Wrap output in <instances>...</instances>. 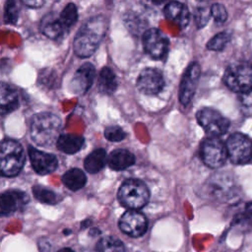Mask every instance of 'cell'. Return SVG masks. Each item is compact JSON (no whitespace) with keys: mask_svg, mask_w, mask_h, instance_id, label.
<instances>
[{"mask_svg":"<svg viewBox=\"0 0 252 252\" xmlns=\"http://www.w3.org/2000/svg\"><path fill=\"white\" fill-rule=\"evenodd\" d=\"M29 202V196L20 190H9L1 195V215L8 216L22 210Z\"/></svg>","mask_w":252,"mask_h":252,"instance_id":"obj_16","label":"cell"},{"mask_svg":"<svg viewBox=\"0 0 252 252\" xmlns=\"http://www.w3.org/2000/svg\"><path fill=\"white\" fill-rule=\"evenodd\" d=\"M164 86V80L161 73L154 68L144 69L137 80L139 91L145 94H157Z\"/></svg>","mask_w":252,"mask_h":252,"instance_id":"obj_13","label":"cell"},{"mask_svg":"<svg viewBox=\"0 0 252 252\" xmlns=\"http://www.w3.org/2000/svg\"><path fill=\"white\" fill-rule=\"evenodd\" d=\"M32 193L35 199L43 204L54 205L59 202V196L48 188L36 185L32 187Z\"/></svg>","mask_w":252,"mask_h":252,"instance_id":"obj_26","label":"cell"},{"mask_svg":"<svg viewBox=\"0 0 252 252\" xmlns=\"http://www.w3.org/2000/svg\"><path fill=\"white\" fill-rule=\"evenodd\" d=\"M211 193L220 200H228L236 193V185L233 178L223 172H220L209 180Z\"/></svg>","mask_w":252,"mask_h":252,"instance_id":"obj_12","label":"cell"},{"mask_svg":"<svg viewBox=\"0 0 252 252\" xmlns=\"http://www.w3.org/2000/svg\"><path fill=\"white\" fill-rule=\"evenodd\" d=\"M211 8L207 7H198L195 9L194 13V18H195V23L198 28H203L204 26L207 25L210 17H211Z\"/></svg>","mask_w":252,"mask_h":252,"instance_id":"obj_31","label":"cell"},{"mask_svg":"<svg viewBox=\"0 0 252 252\" xmlns=\"http://www.w3.org/2000/svg\"><path fill=\"white\" fill-rule=\"evenodd\" d=\"M63 184L72 191H77L83 188L87 182L85 173L78 168H72L64 173L62 176Z\"/></svg>","mask_w":252,"mask_h":252,"instance_id":"obj_23","label":"cell"},{"mask_svg":"<svg viewBox=\"0 0 252 252\" xmlns=\"http://www.w3.org/2000/svg\"><path fill=\"white\" fill-rule=\"evenodd\" d=\"M84 145V137L78 134L60 135L56 142L58 150L65 154H75L81 150Z\"/></svg>","mask_w":252,"mask_h":252,"instance_id":"obj_21","label":"cell"},{"mask_svg":"<svg viewBox=\"0 0 252 252\" xmlns=\"http://www.w3.org/2000/svg\"><path fill=\"white\" fill-rule=\"evenodd\" d=\"M105 138L110 142H120L126 137V133L119 126H108L104 130Z\"/></svg>","mask_w":252,"mask_h":252,"instance_id":"obj_30","label":"cell"},{"mask_svg":"<svg viewBox=\"0 0 252 252\" xmlns=\"http://www.w3.org/2000/svg\"><path fill=\"white\" fill-rule=\"evenodd\" d=\"M57 252H74V251L71 248H69V247H65V248H62V249L58 250Z\"/></svg>","mask_w":252,"mask_h":252,"instance_id":"obj_36","label":"cell"},{"mask_svg":"<svg viewBox=\"0 0 252 252\" xmlns=\"http://www.w3.org/2000/svg\"><path fill=\"white\" fill-rule=\"evenodd\" d=\"M29 156L33 170L40 175L53 172L57 168V158L54 155L38 151L32 147L29 148Z\"/></svg>","mask_w":252,"mask_h":252,"instance_id":"obj_14","label":"cell"},{"mask_svg":"<svg viewBox=\"0 0 252 252\" xmlns=\"http://www.w3.org/2000/svg\"><path fill=\"white\" fill-rule=\"evenodd\" d=\"M107 163L113 170H124L135 163V157L128 150L117 149L110 153Z\"/></svg>","mask_w":252,"mask_h":252,"instance_id":"obj_19","label":"cell"},{"mask_svg":"<svg viewBox=\"0 0 252 252\" xmlns=\"http://www.w3.org/2000/svg\"><path fill=\"white\" fill-rule=\"evenodd\" d=\"M106 162V153L103 149H96L93 151L84 161L85 169L94 174L100 171Z\"/></svg>","mask_w":252,"mask_h":252,"instance_id":"obj_22","label":"cell"},{"mask_svg":"<svg viewBox=\"0 0 252 252\" xmlns=\"http://www.w3.org/2000/svg\"><path fill=\"white\" fill-rule=\"evenodd\" d=\"M95 249L97 252H125V246L123 242L114 236H104L100 238Z\"/></svg>","mask_w":252,"mask_h":252,"instance_id":"obj_25","label":"cell"},{"mask_svg":"<svg viewBox=\"0 0 252 252\" xmlns=\"http://www.w3.org/2000/svg\"><path fill=\"white\" fill-rule=\"evenodd\" d=\"M71 232H72V231H71V230H70V229H65V230H64V231H63V233H64V234H66V235H68V234H70V233H71Z\"/></svg>","mask_w":252,"mask_h":252,"instance_id":"obj_37","label":"cell"},{"mask_svg":"<svg viewBox=\"0 0 252 252\" xmlns=\"http://www.w3.org/2000/svg\"><path fill=\"white\" fill-rule=\"evenodd\" d=\"M23 3H24L26 6L32 7V8H39V7H41V6L44 4V2L41 1V0H39V1H35V0H24Z\"/></svg>","mask_w":252,"mask_h":252,"instance_id":"obj_34","label":"cell"},{"mask_svg":"<svg viewBox=\"0 0 252 252\" xmlns=\"http://www.w3.org/2000/svg\"><path fill=\"white\" fill-rule=\"evenodd\" d=\"M95 69L91 63L83 64L74 74L71 81V90L76 94H86L94 83Z\"/></svg>","mask_w":252,"mask_h":252,"instance_id":"obj_15","label":"cell"},{"mask_svg":"<svg viewBox=\"0 0 252 252\" xmlns=\"http://www.w3.org/2000/svg\"><path fill=\"white\" fill-rule=\"evenodd\" d=\"M227 157L234 164H245L252 159V140L242 134L234 133L230 135L226 142Z\"/></svg>","mask_w":252,"mask_h":252,"instance_id":"obj_6","label":"cell"},{"mask_svg":"<svg viewBox=\"0 0 252 252\" xmlns=\"http://www.w3.org/2000/svg\"><path fill=\"white\" fill-rule=\"evenodd\" d=\"M211 15L214 18L215 22L218 24H222L227 19L226 9L222 4H220V3H215L212 5Z\"/></svg>","mask_w":252,"mask_h":252,"instance_id":"obj_32","label":"cell"},{"mask_svg":"<svg viewBox=\"0 0 252 252\" xmlns=\"http://www.w3.org/2000/svg\"><path fill=\"white\" fill-rule=\"evenodd\" d=\"M25 163L22 146L15 140L6 139L1 144L0 167L4 176L12 177L19 174Z\"/></svg>","mask_w":252,"mask_h":252,"instance_id":"obj_4","label":"cell"},{"mask_svg":"<svg viewBox=\"0 0 252 252\" xmlns=\"http://www.w3.org/2000/svg\"><path fill=\"white\" fill-rule=\"evenodd\" d=\"M201 75V68L197 62L191 63L183 74L179 88V101L188 105L192 100Z\"/></svg>","mask_w":252,"mask_h":252,"instance_id":"obj_10","label":"cell"},{"mask_svg":"<svg viewBox=\"0 0 252 252\" xmlns=\"http://www.w3.org/2000/svg\"><path fill=\"white\" fill-rule=\"evenodd\" d=\"M196 118L203 129L211 137H219L225 134L229 128V120L216 109L205 107L200 109Z\"/></svg>","mask_w":252,"mask_h":252,"instance_id":"obj_7","label":"cell"},{"mask_svg":"<svg viewBox=\"0 0 252 252\" xmlns=\"http://www.w3.org/2000/svg\"><path fill=\"white\" fill-rule=\"evenodd\" d=\"M241 103L245 109H252V91L246 94H242L240 96Z\"/></svg>","mask_w":252,"mask_h":252,"instance_id":"obj_33","label":"cell"},{"mask_svg":"<svg viewBox=\"0 0 252 252\" xmlns=\"http://www.w3.org/2000/svg\"><path fill=\"white\" fill-rule=\"evenodd\" d=\"M231 34L228 32H221L213 36L207 43V48L213 51L222 50L229 42Z\"/></svg>","mask_w":252,"mask_h":252,"instance_id":"obj_28","label":"cell"},{"mask_svg":"<svg viewBox=\"0 0 252 252\" xmlns=\"http://www.w3.org/2000/svg\"><path fill=\"white\" fill-rule=\"evenodd\" d=\"M223 82L226 87L240 94L252 91V64L239 62L231 64L224 72Z\"/></svg>","mask_w":252,"mask_h":252,"instance_id":"obj_5","label":"cell"},{"mask_svg":"<svg viewBox=\"0 0 252 252\" xmlns=\"http://www.w3.org/2000/svg\"><path fill=\"white\" fill-rule=\"evenodd\" d=\"M200 155L203 162L211 168L221 166L228 158L225 144L218 137L205 139L201 145Z\"/></svg>","mask_w":252,"mask_h":252,"instance_id":"obj_8","label":"cell"},{"mask_svg":"<svg viewBox=\"0 0 252 252\" xmlns=\"http://www.w3.org/2000/svg\"><path fill=\"white\" fill-rule=\"evenodd\" d=\"M59 19L62 25L68 30L72 26H74L78 20V12L75 4L69 3L67 4L59 15Z\"/></svg>","mask_w":252,"mask_h":252,"instance_id":"obj_27","label":"cell"},{"mask_svg":"<svg viewBox=\"0 0 252 252\" xmlns=\"http://www.w3.org/2000/svg\"><path fill=\"white\" fill-rule=\"evenodd\" d=\"M90 223H91V220H84V221L82 222V228H85L86 226H89V225H90Z\"/></svg>","mask_w":252,"mask_h":252,"instance_id":"obj_35","label":"cell"},{"mask_svg":"<svg viewBox=\"0 0 252 252\" xmlns=\"http://www.w3.org/2000/svg\"><path fill=\"white\" fill-rule=\"evenodd\" d=\"M168 38L159 30L153 28L144 32L143 44L149 55L155 59L162 58L168 48Z\"/></svg>","mask_w":252,"mask_h":252,"instance_id":"obj_11","label":"cell"},{"mask_svg":"<svg viewBox=\"0 0 252 252\" xmlns=\"http://www.w3.org/2000/svg\"><path fill=\"white\" fill-rule=\"evenodd\" d=\"M60 130V118L50 112L37 113L31 122V138L38 146L47 147L57 142Z\"/></svg>","mask_w":252,"mask_h":252,"instance_id":"obj_2","label":"cell"},{"mask_svg":"<svg viewBox=\"0 0 252 252\" xmlns=\"http://www.w3.org/2000/svg\"><path fill=\"white\" fill-rule=\"evenodd\" d=\"M165 18L178 26L180 29L185 28L190 21V12L187 6L181 2H169L163 9Z\"/></svg>","mask_w":252,"mask_h":252,"instance_id":"obj_17","label":"cell"},{"mask_svg":"<svg viewBox=\"0 0 252 252\" xmlns=\"http://www.w3.org/2000/svg\"><path fill=\"white\" fill-rule=\"evenodd\" d=\"M107 29V20L103 16L89 19L78 31L74 39V51L81 57L91 56L97 49Z\"/></svg>","mask_w":252,"mask_h":252,"instance_id":"obj_1","label":"cell"},{"mask_svg":"<svg viewBox=\"0 0 252 252\" xmlns=\"http://www.w3.org/2000/svg\"><path fill=\"white\" fill-rule=\"evenodd\" d=\"M122 206L129 210H139L147 205L150 199V191L147 185L139 179L125 180L117 194Z\"/></svg>","mask_w":252,"mask_h":252,"instance_id":"obj_3","label":"cell"},{"mask_svg":"<svg viewBox=\"0 0 252 252\" xmlns=\"http://www.w3.org/2000/svg\"><path fill=\"white\" fill-rule=\"evenodd\" d=\"M119 228L131 237H140L148 228V220L144 214L136 211H126L119 220Z\"/></svg>","mask_w":252,"mask_h":252,"instance_id":"obj_9","label":"cell"},{"mask_svg":"<svg viewBox=\"0 0 252 252\" xmlns=\"http://www.w3.org/2000/svg\"><path fill=\"white\" fill-rule=\"evenodd\" d=\"M19 18V7L15 1H7L4 11V22L9 25H16Z\"/></svg>","mask_w":252,"mask_h":252,"instance_id":"obj_29","label":"cell"},{"mask_svg":"<svg viewBox=\"0 0 252 252\" xmlns=\"http://www.w3.org/2000/svg\"><path fill=\"white\" fill-rule=\"evenodd\" d=\"M0 108H1V113L2 115L8 114L12 111H14L18 105H19V100H18V95L16 91L8 84L2 83L1 84V93H0Z\"/></svg>","mask_w":252,"mask_h":252,"instance_id":"obj_20","label":"cell"},{"mask_svg":"<svg viewBox=\"0 0 252 252\" xmlns=\"http://www.w3.org/2000/svg\"><path fill=\"white\" fill-rule=\"evenodd\" d=\"M117 88V81L113 71L104 67L101 69L98 77V90L105 94H111Z\"/></svg>","mask_w":252,"mask_h":252,"instance_id":"obj_24","label":"cell"},{"mask_svg":"<svg viewBox=\"0 0 252 252\" xmlns=\"http://www.w3.org/2000/svg\"><path fill=\"white\" fill-rule=\"evenodd\" d=\"M40 30L42 33L54 40L63 37L64 33L68 31L61 23L59 17L56 18L54 13L46 14L40 22Z\"/></svg>","mask_w":252,"mask_h":252,"instance_id":"obj_18","label":"cell"}]
</instances>
